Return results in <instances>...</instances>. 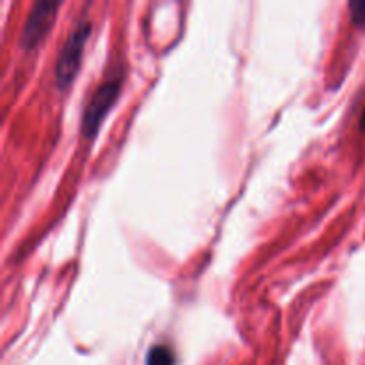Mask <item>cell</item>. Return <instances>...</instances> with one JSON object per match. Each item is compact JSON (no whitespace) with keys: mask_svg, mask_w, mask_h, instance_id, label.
Instances as JSON below:
<instances>
[{"mask_svg":"<svg viewBox=\"0 0 365 365\" xmlns=\"http://www.w3.org/2000/svg\"><path fill=\"white\" fill-rule=\"evenodd\" d=\"M123 77L125 73L121 70L110 71V73L96 86L95 91L91 93L81 120V132L84 138L93 139L98 134L103 120H106L109 110L113 109L114 103L120 98Z\"/></svg>","mask_w":365,"mask_h":365,"instance_id":"6da1fadb","label":"cell"},{"mask_svg":"<svg viewBox=\"0 0 365 365\" xmlns=\"http://www.w3.org/2000/svg\"><path fill=\"white\" fill-rule=\"evenodd\" d=\"M91 20L86 16L78 18L73 27H71L63 48L57 53L53 75H56V88L61 89V91H66L73 84L75 77H77L78 70H81L82 53H84L86 43H88L89 36H91Z\"/></svg>","mask_w":365,"mask_h":365,"instance_id":"7a4b0ae2","label":"cell"},{"mask_svg":"<svg viewBox=\"0 0 365 365\" xmlns=\"http://www.w3.org/2000/svg\"><path fill=\"white\" fill-rule=\"evenodd\" d=\"M61 2H36L25 20L20 34V46L24 50H34L43 43V39L52 31L57 20Z\"/></svg>","mask_w":365,"mask_h":365,"instance_id":"3957f363","label":"cell"},{"mask_svg":"<svg viewBox=\"0 0 365 365\" xmlns=\"http://www.w3.org/2000/svg\"><path fill=\"white\" fill-rule=\"evenodd\" d=\"M146 365H175V353L170 346L155 344L146 353Z\"/></svg>","mask_w":365,"mask_h":365,"instance_id":"277c9868","label":"cell"},{"mask_svg":"<svg viewBox=\"0 0 365 365\" xmlns=\"http://www.w3.org/2000/svg\"><path fill=\"white\" fill-rule=\"evenodd\" d=\"M349 14H351V21L356 27L365 29V0H353L348 4Z\"/></svg>","mask_w":365,"mask_h":365,"instance_id":"5b68a950","label":"cell"},{"mask_svg":"<svg viewBox=\"0 0 365 365\" xmlns=\"http://www.w3.org/2000/svg\"><path fill=\"white\" fill-rule=\"evenodd\" d=\"M360 130L365 132V107L362 110V116H360Z\"/></svg>","mask_w":365,"mask_h":365,"instance_id":"8992f818","label":"cell"}]
</instances>
